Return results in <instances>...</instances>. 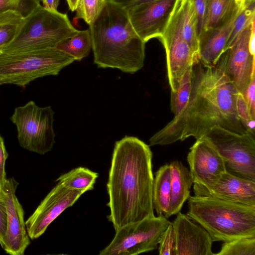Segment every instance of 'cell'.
I'll list each match as a JSON object with an SVG mask.
<instances>
[{"label":"cell","mask_w":255,"mask_h":255,"mask_svg":"<svg viewBox=\"0 0 255 255\" xmlns=\"http://www.w3.org/2000/svg\"><path fill=\"white\" fill-rule=\"evenodd\" d=\"M224 68L222 56L214 67L205 66L198 60L194 63L187 105L150 138V145H168L190 136L198 139L215 126L238 133L248 132L236 112L239 92L226 75Z\"/></svg>","instance_id":"obj_1"},{"label":"cell","mask_w":255,"mask_h":255,"mask_svg":"<svg viewBox=\"0 0 255 255\" xmlns=\"http://www.w3.org/2000/svg\"><path fill=\"white\" fill-rule=\"evenodd\" d=\"M152 159L149 146L136 137L116 142L107 184V218L115 231L154 216Z\"/></svg>","instance_id":"obj_2"},{"label":"cell","mask_w":255,"mask_h":255,"mask_svg":"<svg viewBox=\"0 0 255 255\" xmlns=\"http://www.w3.org/2000/svg\"><path fill=\"white\" fill-rule=\"evenodd\" d=\"M89 30L94 62L100 68L134 74L144 65L145 43L134 30L128 10L107 0Z\"/></svg>","instance_id":"obj_3"},{"label":"cell","mask_w":255,"mask_h":255,"mask_svg":"<svg viewBox=\"0 0 255 255\" xmlns=\"http://www.w3.org/2000/svg\"><path fill=\"white\" fill-rule=\"evenodd\" d=\"M188 207L187 215L207 231L213 242L255 236V206L194 195L188 199Z\"/></svg>","instance_id":"obj_4"},{"label":"cell","mask_w":255,"mask_h":255,"mask_svg":"<svg viewBox=\"0 0 255 255\" xmlns=\"http://www.w3.org/2000/svg\"><path fill=\"white\" fill-rule=\"evenodd\" d=\"M78 31L66 14L38 5L24 17L13 40L2 53H13L55 48L61 41Z\"/></svg>","instance_id":"obj_5"},{"label":"cell","mask_w":255,"mask_h":255,"mask_svg":"<svg viewBox=\"0 0 255 255\" xmlns=\"http://www.w3.org/2000/svg\"><path fill=\"white\" fill-rule=\"evenodd\" d=\"M72 57L56 48L0 54V85L25 86L34 80L57 75L75 61Z\"/></svg>","instance_id":"obj_6"},{"label":"cell","mask_w":255,"mask_h":255,"mask_svg":"<svg viewBox=\"0 0 255 255\" xmlns=\"http://www.w3.org/2000/svg\"><path fill=\"white\" fill-rule=\"evenodd\" d=\"M255 136L238 133L215 126L202 137L208 140L224 160L227 172L255 181Z\"/></svg>","instance_id":"obj_7"},{"label":"cell","mask_w":255,"mask_h":255,"mask_svg":"<svg viewBox=\"0 0 255 255\" xmlns=\"http://www.w3.org/2000/svg\"><path fill=\"white\" fill-rule=\"evenodd\" d=\"M54 114L51 107H40L32 101L16 108L10 120L16 127L20 146L42 155L50 151L55 142Z\"/></svg>","instance_id":"obj_8"},{"label":"cell","mask_w":255,"mask_h":255,"mask_svg":"<svg viewBox=\"0 0 255 255\" xmlns=\"http://www.w3.org/2000/svg\"><path fill=\"white\" fill-rule=\"evenodd\" d=\"M170 222L159 215L125 225L117 231L100 255H135L157 248L160 237Z\"/></svg>","instance_id":"obj_9"},{"label":"cell","mask_w":255,"mask_h":255,"mask_svg":"<svg viewBox=\"0 0 255 255\" xmlns=\"http://www.w3.org/2000/svg\"><path fill=\"white\" fill-rule=\"evenodd\" d=\"M84 193L81 190L69 189L58 182L26 221L29 237L33 240L41 236L49 225Z\"/></svg>","instance_id":"obj_10"},{"label":"cell","mask_w":255,"mask_h":255,"mask_svg":"<svg viewBox=\"0 0 255 255\" xmlns=\"http://www.w3.org/2000/svg\"><path fill=\"white\" fill-rule=\"evenodd\" d=\"M176 1L157 0L127 9L134 30L145 43L150 39L162 37Z\"/></svg>","instance_id":"obj_11"},{"label":"cell","mask_w":255,"mask_h":255,"mask_svg":"<svg viewBox=\"0 0 255 255\" xmlns=\"http://www.w3.org/2000/svg\"><path fill=\"white\" fill-rule=\"evenodd\" d=\"M18 185L13 178H10L6 179L2 189L6 208L7 228L1 247L12 255H23L30 244L24 211L15 194Z\"/></svg>","instance_id":"obj_12"},{"label":"cell","mask_w":255,"mask_h":255,"mask_svg":"<svg viewBox=\"0 0 255 255\" xmlns=\"http://www.w3.org/2000/svg\"><path fill=\"white\" fill-rule=\"evenodd\" d=\"M239 35L232 46L222 55L226 75L237 90L243 93L255 76V56L249 46L253 22Z\"/></svg>","instance_id":"obj_13"},{"label":"cell","mask_w":255,"mask_h":255,"mask_svg":"<svg viewBox=\"0 0 255 255\" xmlns=\"http://www.w3.org/2000/svg\"><path fill=\"white\" fill-rule=\"evenodd\" d=\"M187 159L194 186H211L227 171L223 157L202 137L190 147Z\"/></svg>","instance_id":"obj_14"},{"label":"cell","mask_w":255,"mask_h":255,"mask_svg":"<svg viewBox=\"0 0 255 255\" xmlns=\"http://www.w3.org/2000/svg\"><path fill=\"white\" fill-rule=\"evenodd\" d=\"M172 223L175 255H213V241L207 231L187 215L179 212Z\"/></svg>","instance_id":"obj_15"},{"label":"cell","mask_w":255,"mask_h":255,"mask_svg":"<svg viewBox=\"0 0 255 255\" xmlns=\"http://www.w3.org/2000/svg\"><path fill=\"white\" fill-rule=\"evenodd\" d=\"M194 195L255 206V181L242 178L226 171L213 185L193 186Z\"/></svg>","instance_id":"obj_16"},{"label":"cell","mask_w":255,"mask_h":255,"mask_svg":"<svg viewBox=\"0 0 255 255\" xmlns=\"http://www.w3.org/2000/svg\"><path fill=\"white\" fill-rule=\"evenodd\" d=\"M174 34L180 35L187 42L198 59V20L193 0H176L162 37Z\"/></svg>","instance_id":"obj_17"},{"label":"cell","mask_w":255,"mask_h":255,"mask_svg":"<svg viewBox=\"0 0 255 255\" xmlns=\"http://www.w3.org/2000/svg\"><path fill=\"white\" fill-rule=\"evenodd\" d=\"M160 39L165 49L167 76L171 91H173L178 80L198 59L180 35L172 34Z\"/></svg>","instance_id":"obj_18"},{"label":"cell","mask_w":255,"mask_h":255,"mask_svg":"<svg viewBox=\"0 0 255 255\" xmlns=\"http://www.w3.org/2000/svg\"><path fill=\"white\" fill-rule=\"evenodd\" d=\"M237 15L225 25L203 30L199 34L198 60L204 66L214 67L218 63L225 51L226 42Z\"/></svg>","instance_id":"obj_19"},{"label":"cell","mask_w":255,"mask_h":255,"mask_svg":"<svg viewBox=\"0 0 255 255\" xmlns=\"http://www.w3.org/2000/svg\"><path fill=\"white\" fill-rule=\"evenodd\" d=\"M171 189L168 208L165 216L168 218L180 211L184 203L190 197L193 184L189 170L181 161L174 160L169 164Z\"/></svg>","instance_id":"obj_20"},{"label":"cell","mask_w":255,"mask_h":255,"mask_svg":"<svg viewBox=\"0 0 255 255\" xmlns=\"http://www.w3.org/2000/svg\"><path fill=\"white\" fill-rule=\"evenodd\" d=\"M240 7L235 0H208L203 30L225 25L237 15Z\"/></svg>","instance_id":"obj_21"},{"label":"cell","mask_w":255,"mask_h":255,"mask_svg":"<svg viewBox=\"0 0 255 255\" xmlns=\"http://www.w3.org/2000/svg\"><path fill=\"white\" fill-rule=\"evenodd\" d=\"M171 172L169 164L161 166L153 178L152 200L153 208L158 215L164 216L167 213L171 189Z\"/></svg>","instance_id":"obj_22"},{"label":"cell","mask_w":255,"mask_h":255,"mask_svg":"<svg viewBox=\"0 0 255 255\" xmlns=\"http://www.w3.org/2000/svg\"><path fill=\"white\" fill-rule=\"evenodd\" d=\"M98 173L84 167H78L62 174L56 181L65 187L86 192L94 189Z\"/></svg>","instance_id":"obj_23"},{"label":"cell","mask_w":255,"mask_h":255,"mask_svg":"<svg viewBox=\"0 0 255 255\" xmlns=\"http://www.w3.org/2000/svg\"><path fill=\"white\" fill-rule=\"evenodd\" d=\"M56 48L81 61L87 57L92 49V41L89 29L78 30L77 33L58 43Z\"/></svg>","instance_id":"obj_24"},{"label":"cell","mask_w":255,"mask_h":255,"mask_svg":"<svg viewBox=\"0 0 255 255\" xmlns=\"http://www.w3.org/2000/svg\"><path fill=\"white\" fill-rule=\"evenodd\" d=\"M193 66L188 68L178 80L174 90L171 91L170 107L174 116L183 111L189 100L192 85Z\"/></svg>","instance_id":"obj_25"},{"label":"cell","mask_w":255,"mask_h":255,"mask_svg":"<svg viewBox=\"0 0 255 255\" xmlns=\"http://www.w3.org/2000/svg\"><path fill=\"white\" fill-rule=\"evenodd\" d=\"M23 18L21 13L14 10L0 12V54L16 35Z\"/></svg>","instance_id":"obj_26"},{"label":"cell","mask_w":255,"mask_h":255,"mask_svg":"<svg viewBox=\"0 0 255 255\" xmlns=\"http://www.w3.org/2000/svg\"><path fill=\"white\" fill-rule=\"evenodd\" d=\"M255 0L243 2L227 41L225 51L232 46L241 32L255 20Z\"/></svg>","instance_id":"obj_27"},{"label":"cell","mask_w":255,"mask_h":255,"mask_svg":"<svg viewBox=\"0 0 255 255\" xmlns=\"http://www.w3.org/2000/svg\"><path fill=\"white\" fill-rule=\"evenodd\" d=\"M217 255H255V236L224 242Z\"/></svg>","instance_id":"obj_28"},{"label":"cell","mask_w":255,"mask_h":255,"mask_svg":"<svg viewBox=\"0 0 255 255\" xmlns=\"http://www.w3.org/2000/svg\"><path fill=\"white\" fill-rule=\"evenodd\" d=\"M107 0H79L76 11V19H82L89 25L95 21Z\"/></svg>","instance_id":"obj_29"},{"label":"cell","mask_w":255,"mask_h":255,"mask_svg":"<svg viewBox=\"0 0 255 255\" xmlns=\"http://www.w3.org/2000/svg\"><path fill=\"white\" fill-rule=\"evenodd\" d=\"M237 116L246 130L255 136V119L250 112L247 104L241 93L238 92L236 99Z\"/></svg>","instance_id":"obj_30"},{"label":"cell","mask_w":255,"mask_h":255,"mask_svg":"<svg viewBox=\"0 0 255 255\" xmlns=\"http://www.w3.org/2000/svg\"><path fill=\"white\" fill-rule=\"evenodd\" d=\"M40 0H0V12L12 10L25 17L40 4Z\"/></svg>","instance_id":"obj_31"},{"label":"cell","mask_w":255,"mask_h":255,"mask_svg":"<svg viewBox=\"0 0 255 255\" xmlns=\"http://www.w3.org/2000/svg\"><path fill=\"white\" fill-rule=\"evenodd\" d=\"M158 247L160 255H175V235L173 227L170 223L162 234Z\"/></svg>","instance_id":"obj_32"},{"label":"cell","mask_w":255,"mask_h":255,"mask_svg":"<svg viewBox=\"0 0 255 255\" xmlns=\"http://www.w3.org/2000/svg\"><path fill=\"white\" fill-rule=\"evenodd\" d=\"M252 116L255 119V76L243 93Z\"/></svg>","instance_id":"obj_33"},{"label":"cell","mask_w":255,"mask_h":255,"mask_svg":"<svg viewBox=\"0 0 255 255\" xmlns=\"http://www.w3.org/2000/svg\"><path fill=\"white\" fill-rule=\"evenodd\" d=\"M7 228V213L5 200L1 190L0 193V245L2 247Z\"/></svg>","instance_id":"obj_34"},{"label":"cell","mask_w":255,"mask_h":255,"mask_svg":"<svg viewBox=\"0 0 255 255\" xmlns=\"http://www.w3.org/2000/svg\"><path fill=\"white\" fill-rule=\"evenodd\" d=\"M8 156L2 137L0 135V189L2 190L6 180L5 163Z\"/></svg>","instance_id":"obj_35"},{"label":"cell","mask_w":255,"mask_h":255,"mask_svg":"<svg viewBox=\"0 0 255 255\" xmlns=\"http://www.w3.org/2000/svg\"><path fill=\"white\" fill-rule=\"evenodd\" d=\"M198 15L199 35L203 29L208 0H193Z\"/></svg>","instance_id":"obj_36"},{"label":"cell","mask_w":255,"mask_h":255,"mask_svg":"<svg viewBox=\"0 0 255 255\" xmlns=\"http://www.w3.org/2000/svg\"><path fill=\"white\" fill-rule=\"evenodd\" d=\"M116 2L121 5L126 9H128L133 6L148 2L157 0H113Z\"/></svg>","instance_id":"obj_37"},{"label":"cell","mask_w":255,"mask_h":255,"mask_svg":"<svg viewBox=\"0 0 255 255\" xmlns=\"http://www.w3.org/2000/svg\"><path fill=\"white\" fill-rule=\"evenodd\" d=\"M43 6L48 10H57L59 0H40Z\"/></svg>","instance_id":"obj_38"},{"label":"cell","mask_w":255,"mask_h":255,"mask_svg":"<svg viewBox=\"0 0 255 255\" xmlns=\"http://www.w3.org/2000/svg\"><path fill=\"white\" fill-rule=\"evenodd\" d=\"M255 21L253 22L252 26V30L250 37L249 46V49L251 54L255 56Z\"/></svg>","instance_id":"obj_39"},{"label":"cell","mask_w":255,"mask_h":255,"mask_svg":"<svg viewBox=\"0 0 255 255\" xmlns=\"http://www.w3.org/2000/svg\"><path fill=\"white\" fill-rule=\"evenodd\" d=\"M79 0H66L69 9L72 11H75Z\"/></svg>","instance_id":"obj_40"},{"label":"cell","mask_w":255,"mask_h":255,"mask_svg":"<svg viewBox=\"0 0 255 255\" xmlns=\"http://www.w3.org/2000/svg\"><path fill=\"white\" fill-rule=\"evenodd\" d=\"M239 5L241 6L243 3V0H235Z\"/></svg>","instance_id":"obj_41"},{"label":"cell","mask_w":255,"mask_h":255,"mask_svg":"<svg viewBox=\"0 0 255 255\" xmlns=\"http://www.w3.org/2000/svg\"><path fill=\"white\" fill-rule=\"evenodd\" d=\"M245 0H243V2H244V1H245ZM243 3H242V4H243Z\"/></svg>","instance_id":"obj_42"},{"label":"cell","mask_w":255,"mask_h":255,"mask_svg":"<svg viewBox=\"0 0 255 255\" xmlns=\"http://www.w3.org/2000/svg\"><path fill=\"white\" fill-rule=\"evenodd\" d=\"M1 190H1V189H0V193L1 192Z\"/></svg>","instance_id":"obj_43"}]
</instances>
